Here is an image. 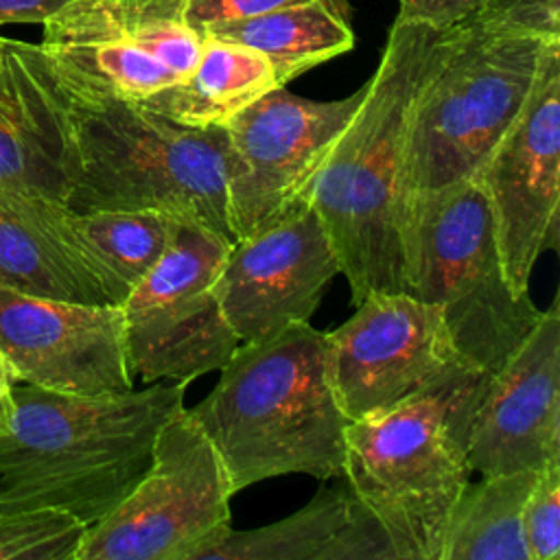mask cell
Here are the masks:
<instances>
[{"label":"cell","instance_id":"7c38bea8","mask_svg":"<svg viewBox=\"0 0 560 560\" xmlns=\"http://www.w3.org/2000/svg\"><path fill=\"white\" fill-rule=\"evenodd\" d=\"M324 346L330 387L350 422L475 372L459 359L442 308L405 291L365 295L354 315L324 332Z\"/></svg>","mask_w":560,"mask_h":560},{"label":"cell","instance_id":"277c9868","mask_svg":"<svg viewBox=\"0 0 560 560\" xmlns=\"http://www.w3.org/2000/svg\"><path fill=\"white\" fill-rule=\"evenodd\" d=\"M50 70L70 125L72 179L66 206L72 212L155 210L236 243L228 223L221 125L184 127Z\"/></svg>","mask_w":560,"mask_h":560},{"label":"cell","instance_id":"44dd1931","mask_svg":"<svg viewBox=\"0 0 560 560\" xmlns=\"http://www.w3.org/2000/svg\"><path fill=\"white\" fill-rule=\"evenodd\" d=\"M538 470L481 477L459 494L440 560H529L523 510Z\"/></svg>","mask_w":560,"mask_h":560},{"label":"cell","instance_id":"3957f363","mask_svg":"<svg viewBox=\"0 0 560 560\" xmlns=\"http://www.w3.org/2000/svg\"><path fill=\"white\" fill-rule=\"evenodd\" d=\"M190 416L212 442L232 492L280 475L341 477L348 418L326 372L324 332L308 322L241 341Z\"/></svg>","mask_w":560,"mask_h":560},{"label":"cell","instance_id":"d6986e66","mask_svg":"<svg viewBox=\"0 0 560 560\" xmlns=\"http://www.w3.org/2000/svg\"><path fill=\"white\" fill-rule=\"evenodd\" d=\"M201 52L192 70L160 92L140 101L142 107L184 127L223 125L245 105L278 88L269 61L232 42L201 35Z\"/></svg>","mask_w":560,"mask_h":560},{"label":"cell","instance_id":"8992f818","mask_svg":"<svg viewBox=\"0 0 560 560\" xmlns=\"http://www.w3.org/2000/svg\"><path fill=\"white\" fill-rule=\"evenodd\" d=\"M558 42L560 35L494 24L477 13L448 26L411 116L407 210L413 199L472 177L523 109Z\"/></svg>","mask_w":560,"mask_h":560},{"label":"cell","instance_id":"4dcf8cb0","mask_svg":"<svg viewBox=\"0 0 560 560\" xmlns=\"http://www.w3.org/2000/svg\"><path fill=\"white\" fill-rule=\"evenodd\" d=\"M7 39H9V37H2V35H0V66H2V59H4V46H7Z\"/></svg>","mask_w":560,"mask_h":560},{"label":"cell","instance_id":"5bb4252c","mask_svg":"<svg viewBox=\"0 0 560 560\" xmlns=\"http://www.w3.org/2000/svg\"><path fill=\"white\" fill-rule=\"evenodd\" d=\"M337 273L324 223L304 199L230 247L214 295L238 341H254L308 322Z\"/></svg>","mask_w":560,"mask_h":560},{"label":"cell","instance_id":"ffe728a7","mask_svg":"<svg viewBox=\"0 0 560 560\" xmlns=\"http://www.w3.org/2000/svg\"><path fill=\"white\" fill-rule=\"evenodd\" d=\"M201 35L260 52L269 61L278 85H287L298 74L354 46L348 7L330 2H306L225 20L208 26Z\"/></svg>","mask_w":560,"mask_h":560},{"label":"cell","instance_id":"ba28073f","mask_svg":"<svg viewBox=\"0 0 560 560\" xmlns=\"http://www.w3.org/2000/svg\"><path fill=\"white\" fill-rule=\"evenodd\" d=\"M232 497L219 453L182 407L158 431L144 475L88 527L77 560H201L232 527Z\"/></svg>","mask_w":560,"mask_h":560},{"label":"cell","instance_id":"6da1fadb","mask_svg":"<svg viewBox=\"0 0 560 560\" xmlns=\"http://www.w3.org/2000/svg\"><path fill=\"white\" fill-rule=\"evenodd\" d=\"M186 383L74 396L13 383L0 402V512L52 508L88 527L136 486Z\"/></svg>","mask_w":560,"mask_h":560},{"label":"cell","instance_id":"7402d4cb","mask_svg":"<svg viewBox=\"0 0 560 560\" xmlns=\"http://www.w3.org/2000/svg\"><path fill=\"white\" fill-rule=\"evenodd\" d=\"M179 223L155 210L72 212V225L114 306H120L160 260Z\"/></svg>","mask_w":560,"mask_h":560},{"label":"cell","instance_id":"9a60e30c","mask_svg":"<svg viewBox=\"0 0 560 560\" xmlns=\"http://www.w3.org/2000/svg\"><path fill=\"white\" fill-rule=\"evenodd\" d=\"M466 462L481 477L542 470L560 462V311L558 300L514 354L481 376L466 413Z\"/></svg>","mask_w":560,"mask_h":560},{"label":"cell","instance_id":"f1b7e54d","mask_svg":"<svg viewBox=\"0 0 560 560\" xmlns=\"http://www.w3.org/2000/svg\"><path fill=\"white\" fill-rule=\"evenodd\" d=\"M72 0H0V26L11 22L44 24Z\"/></svg>","mask_w":560,"mask_h":560},{"label":"cell","instance_id":"ac0fdd59","mask_svg":"<svg viewBox=\"0 0 560 560\" xmlns=\"http://www.w3.org/2000/svg\"><path fill=\"white\" fill-rule=\"evenodd\" d=\"M0 287L11 291L109 304L66 203L0 186Z\"/></svg>","mask_w":560,"mask_h":560},{"label":"cell","instance_id":"30bf717a","mask_svg":"<svg viewBox=\"0 0 560 560\" xmlns=\"http://www.w3.org/2000/svg\"><path fill=\"white\" fill-rule=\"evenodd\" d=\"M42 26L37 46L61 77L133 103L182 81L203 44L182 0H72Z\"/></svg>","mask_w":560,"mask_h":560},{"label":"cell","instance_id":"52a82bcc","mask_svg":"<svg viewBox=\"0 0 560 560\" xmlns=\"http://www.w3.org/2000/svg\"><path fill=\"white\" fill-rule=\"evenodd\" d=\"M402 291L442 308L459 359L483 376L514 354L542 313L529 293L510 287L490 208L472 177L411 201Z\"/></svg>","mask_w":560,"mask_h":560},{"label":"cell","instance_id":"7a4b0ae2","mask_svg":"<svg viewBox=\"0 0 560 560\" xmlns=\"http://www.w3.org/2000/svg\"><path fill=\"white\" fill-rule=\"evenodd\" d=\"M446 28L396 20L363 101L308 188L354 306L370 293L402 291L405 158L416 98Z\"/></svg>","mask_w":560,"mask_h":560},{"label":"cell","instance_id":"8fae6325","mask_svg":"<svg viewBox=\"0 0 560 560\" xmlns=\"http://www.w3.org/2000/svg\"><path fill=\"white\" fill-rule=\"evenodd\" d=\"M365 83L339 101H311L278 85L221 127L225 133V197L234 241L260 230L298 201L330 147L357 114Z\"/></svg>","mask_w":560,"mask_h":560},{"label":"cell","instance_id":"9c48e42d","mask_svg":"<svg viewBox=\"0 0 560 560\" xmlns=\"http://www.w3.org/2000/svg\"><path fill=\"white\" fill-rule=\"evenodd\" d=\"M232 245L206 228L177 225L166 252L120 304L133 378L188 383L232 357L241 341L214 295Z\"/></svg>","mask_w":560,"mask_h":560},{"label":"cell","instance_id":"2e32d148","mask_svg":"<svg viewBox=\"0 0 560 560\" xmlns=\"http://www.w3.org/2000/svg\"><path fill=\"white\" fill-rule=\"evenodd\" d=\"M0 354L15 383L103 396L133 389L122 308L35 298L0 287Z\"/></svg>","mask_w":560,"mask_h":560},{"label":"cell","instance_id":"4316f807","mask_svg":"<svg viewBox=\"0 0 560 560\" xmlns=\"http://www.w3.org/2000/svg\"><path fill=\"white\" fill-rule=\"evenodd\" d=\"M477 15L503 26L560 35V0H486Z\"/></svg>","mask_w":560,"mask_h":560},{"label":"cell","instance_id":"5b68a950","mask_svg":"<svg viewBox=\"0 0 560 560\" xmlns=\"http://www.w3.org/2000/svg\"><path fill=\"white\" fill-rule=\"evenodd\" d=\"M483 374L346 427L341 477L385 529L398 560H440L448 516L470 481L468 402Z\"/></svg>","mask_w":560,"mask_h":560},{"label":"cell","instance_id":"4fadbf2b","mask_svg":"<svg viewBox=\"0 0 560 560\" xmlns=\"http://www.w3.org/2000/svg\"><path fill=\"white\" fill-rule=\"evenodd\" d=\"M472 179L490 208L503 273L525 295L538 256L560 243V42Z\"/></svg>","mask_w":560,"mask_h":560},{"label":"cell","instance_id":"f546056e","mask_svg":"<svg viewBox=\"0 0 560 560\" xmlns=\"http://www.w3.org/2000/svg\"><path fill=\"white\" fill-rule=\"evenodd\" d=\"M13 376H11V370H9V365H7V361H4V357L0 354V402L7 398V394H9V389L13 387Z\"/></svg>","mask_w":560,"mask_h":560},{"label":"cell","instance_id":"e0dca14e","mask_svg":"<svg viewBox=\"0 0 560 560\" xmlns=\"http://www.w3.org/2000/svg\"><path fill=\"white\" fill-rule=\"evenodd\" d=\"M72 140L57 79L37 44L7 39L0 66V186L66 203Z\"/></svg>","mask_w":560,"mask_h":560},{"label":"cell","instance_id":"484cf974","mask_svg":"<svg viewBox=\"0 0 560 560\" xmlns=\"http://www.w3.org/2000/svg\"><path fill=\"white\" fill-rule=\"evenodd\" d=\"M306 2H330L337 7H348L346 0H182V18L199 35L212 24L249 18L273 9L306 4Z\"/></svg>","mask_w":560,"mask_h":560},{"label":"cell","instance_id":"d4e9b609","mask_svg":"<svg viewBox=\"0 0 560 560\" xmlns=\"http://www.w3.org/2000/svg\"><path fill=\"white\" fill-rule=\"evenodd\" d=\"M523 534L529 560L560 556V462L538 470L523 510Z\"/></svg>","mask_w":560,"mask_h":560},{"label":"cell","instance_id":"cb8c5ba5","mask_svg":"<svg viewBox=\"0 0 560 560\" xmlns=\"http://www.w3.org/2000/svg\"><path fill=\"white\" fill-rule=\"evenodd\" d=\"M85 532L77 516L52 508L0 512V560H77Z\"/></svg>","mask_w":560,"mask_h":560},{"label":"cell","instance_id":"83f0119b","mask_svg":"<svg viewBox=\"0 0 560 560\" xmlns=\"http://www.w3.org/2000/svg\"><path fill=\"white\" fill-rule=\"evenodd\" d=\"M483 2L486 0H400L396 20L446 28L477 13Z\"/></svg>","mask_w":560,"mask_h":560},{"label":"cell","instance_id":"603a6c76","mask_svg":"<svg viewBox=\"0 0 560 560\" xmlns=\"http://www.w3.org/2000/svg\"><path fill=\"white\" fill-rule=\"evenodd\" d=\"M357 497L346 483L322 488L298 512L256 529H228L201 560H332Z\"/></svg>","mask_w":560,"mask_h":560}]
</instances>
